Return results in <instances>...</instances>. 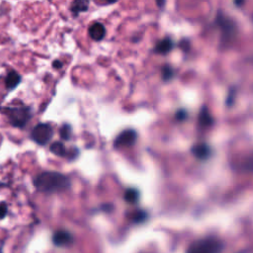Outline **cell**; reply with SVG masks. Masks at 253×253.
<instances>
[{
  "label": "cell",
  "instance_id": "1",
  "mask_svg": "<svg viewBox=\"0 0 253 253\" xmlns=\"http://www.w3.org/2000/svg\"><path fill=\"white\" fill-rule=\"evenodd\" d=\"M35 187L43 193H55L63 191L70 186V180L67 176L58 172H42L34 180Z\"/></svg>",
  "mask_w": 253,
  "mask_h": 253
},
{
  "label": "cell",
  "instance_id": "2",
  "mask_svg": "<svg viewBox=\"0 0 253 253\" xmlns=\"http://www.w3.org/2000/svg\"><path fill=\"white\" fill-rule=\"evenodd\" d=\"M222 249L223 244L221 240L209 236L191 243L186 253H220Z\"/></svg>",
  "mask_w": 253,
  "mask_h": 253
},
{
  "label": "cell",
  "instance_id": "3",
  "mask_svg": "<svg viewBox=\"0 0 253 253\" xmlns=\"http://www.w3.org/2000/svg\"><path fill=\"white\" fill-rule=\"evenodd\" d=\"M3 110L8 117L10 124L16 127H24L32 117L31 109L25 106L8 107Z\"/></svg>",
  "mask_w": 253,
  "mask_h": 253
},
{
  "label": "cell",
  "instance_id": "4",
  "mask_svg": "<svg viewBox=\"0 0 253 253\" xmlns=\"http://www.w3.org/2000/svg\"><path fill=\"white\" fill-rule=\"evenodd\" d=\"M52 135L53 129L51 126L43 123L38 124L36 126H34L31 132L32 139L40 145H45L51 139Z\"/></svg>",
  "mask_w": 253,
  "mask_h": 253
},
{
  "label": "cell",
  "instance_id": "5",
  "mask_svg": "<svg viewBox=\"0 0 253 253\" xmlns=\"http://www.w3.org/2000/svg\"><path fill=\"white\" fill-rule=\"evenodd\" d=\"M137 134L136 131L132 128H127L124 131H122L115 139L114 141V146L116 148H121V147H129L134 144L136 140Z\"/></svg>",
  "mask_w": 253,
  "mask_h": 253
},
{
  "label": "cell",
  "instance_id": "6",
  "mask_svg": "<svg viewBox=\"0 0 253 253\" xmlns=\"http://www.w3.org/2000/svg\"><path fill=\"white\" fill-rule=\"evenodd\" d=\"M191 151L200 160L208 159L211 154V149L207 143H198L192 147Z\"/></svg>",
  "mask_w": 253,
  "mask_h": 253
},
{
  "label": "cell",
  "instance_id": "7",
  "mask_svg": "<svg viewBox=\"0 0 253 253\" xmlns=\"http://www.w3.org/2000/svg\"><path fill=\"white\" fill-rule=\"evenodd\" d=\"M71 240V234L66 230H58L52 236V242L57 246H65L69 244Z\"/></svg>",
  "mask_w": 253,
  "mask_h": 253
},
{
  "label": "cell",
  "instance_id": "8",
  "mask_svg": "<svg viewBox=\"0 0 253 253\" xmlns=\"http://www.w3.org/2000/svg\"><path fill=\"white\" fill-rule=\"evenodd\" d=\"M106 34L105 27L100 23H94L89 28V36L94 41H101Z\"/></svg>",
  "mask_w": 253,
  "mask_h": 253
},
{
  "label": "cell",
  "instance_id": "9",
  "mask_svg": "<svg viewBox=\"0 0 253 253\" xmlns=\"http://www.w3.org/2000/svg\"><path fill=\"white\" fill-rule=\"evenodd\" d=\"M21 82V76L15 70L10 71L5 78V85L9 90L15 89Z\"/></svg>",
  "mask_w": 253,
  "mask_h": 253
},
{
  "label": "cell",
  "instance_id": "10",
  "mask_svg": "<svg viewBox=\"0 0 253 253\" xmlns=\"http://www.w3.org/2000/svg\"><path fill=\"white\" fill-rule=\"evenodd\" d=\"M198 119H199V125L201 126H210L213 123V119H212L211 115L210 114L207 107H203L201 109Z\"/></svg>",
  "mask_w": 253,
  "mask_h": 253
},
{
  "label": "cell",
  "instance_id": "11",
  "mask_svg": "<svg viewBox=\"0 0 253 253\" xmlns=\"http://www.w3.org/2000/svg\"><path fill=\"white\" fill-rule=\"evenodd\" d=\"M174 46V42L170 39H163L155 45V52H158L160 54H165L169 52Z\"/></svg>",
  "mask_w": 253,
  "mask_h": 253
},
{
  "label": "cell",
  "instance_id": "12",
  "mask_svg": "<svg viewBox=\"0 0 253 253\" xmlns=\"http://www.w3.org/2000/svg\"><path fill=\"white\" fill-rule=\"evenodd\" d=\"M124 198L125 200L129 203V204H135L137 203L138 199H139V193L136 189H127L126 192H125V195H124Z\"/></svg>",
  "mask_w": 253,
  "mask_h": 253
},
{
  "label": "cell",
  "instance_id": "13",
  "mask_svg": "<svg viewBox=\"0 0 253 253\" xmlns=\"http://www.w3.org/2000/svg\"><path fill=\"white\" fill-rule=\"evenodd\" d=\"M49 150H50L53 154H55V155H57V156H60V157L64 156L65 153H66L65 146H64V144H63L62 142H60V141H55V142L51 143L50 146H49Z\"/></svg>",
  "mask_w": 253,
  "mask_h": 253
},
{
  "label": "cell",
  "instance_id": "14",
  "mask_svg": "<svg viewBox=\"0 0 253 253\" xmlns=\"http://www.w3.org/2000/svg\"><path fill=\"white\" fill-rule=\"evenodd\" d=\"M88 9V2L83 1V0H79V1H74L71 4V10L74 14H78L81 12H84Z\"/></svg>",
  "mask_w": 253,
  "mask_h": 253
},
{
  "label": "cell",
  "instance_id": "15",
  "mask_svg": "<svg viewBox=\"0 0 253 253\" xmlns=\"http://www.w3.org/2000/svg\"><path fill=\"white\" fill-rule=\"evenodd\" d=\"M59 132H60V136H61L64 140H68V139L70 138V133H71V127H70V126L67 125V124H64V125L61 126Z\"/></svg>",
  "mask_w": 253,
  "mask_h": 253
},
{
  "label": "cell",
  "instance_id": "16",
  "mask_svg": "<svg viewBox=\"0 0 253 253\" xmlns=\"http://www.w3.org/2000/svg\"><path fill=\"white\" fill-rule=\"evenodd\" d=\"M173 75H174V71H173L171 66L166 65V66L163 67V69H162V77H163L164 80L171 79L173 77Z\"/></svg>",
  "mask_w": 253,
  "mask_h": 253
},
{
  "label": "cell",
  "instance_id": "17",
  "mask_svg": "<svg viewBox=\"0 0 253 253\" xmlns=\"http://www.w3.org/2000/svg\"><path fill=\"white\" fill-rule=\"evenodd\" d=\"M145 218H146V213H145L144 211H136V212L133 214V220H134L135 222H141V221H143Z\"/></svg>",
  "mask_w": 253,
  "mask_h": 253
},
{
  "label": "cell",
  "instance_id": "18",
  "mask_svg": "<svg viewBox=\"0 0 253 253\" xmlns=\"http://www.w3.org/2000/svg\"><path fill=\"white\" fill-rule=\"evenodd\" d=\"M176 119L178 120V121H184L185 119H187V117H188V114H187V112L185 111V110H179L177 113H176Z\"/></svg>",
  "mask_w": 253,
  "mask_h": 253
},
{
  "label": "cell",
  "instance_id": "19",
  "mask_svg": "<svg viewBox=\"0 0 253 253\" xmlns=\"http://www.w3.org/2000/svg\"><path fill=\"white\" fill-rule=\"evenodd\" d=\"M7 213V206L5 204L0 205V218H3Z\"/></svg>",
  "mask_w": 253,
  "mask_h": 253
},
{
  "label": "cell",
  "instance_id": "20",
  "mask_svg": "<svg viewBox=\"0 0 253 253\" xmlns=\"http://www.w3.org/2000/svg\"><path fill=\"white\" fill-rule=\"evenodd\" d=\"M61 65H62V64H61L60 61H57V60H56V61L53 62V66H54V67H55V66H56V67H60Z\"/></svg>",
  "mask_w": 253,
  "mask_h": 253
},
{
  "label": "cell",
  "instance_id": "21",
  "mask_svg": "<svg viewBox=\"0 0 253 253\" xmlns=\"http://www.w3.org/2000/svg\"><path fill=\"white\" fill-rule=\"evenodd\" d=\"M0 253H1V249H0Z\"/></svg>",
  "mask_w": 253,
  "mask_h": 253
}]
</instances>
